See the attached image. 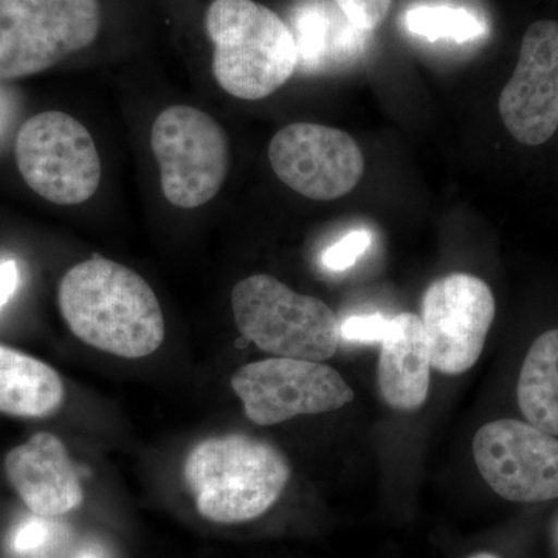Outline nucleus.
I'll return each mask as SVG.
<instances>
[{"mask_svg":"<svg viewBox=\"0 0 558 558\" xmlns=\"http://www.w3.org/2000/svg\"><path fill=\"white\" fill-rule=\"evenodd\" d=\"M100 28L98 0H0V81L53 68L87 49Z\"/></svg>","mask_w":558,"mask_h":558,"instance_id":"nucleus-5","label":"nucleus"},{"mask_svg":"<svg viewBox=\"0 0 558 558\" xmlns=\"http://www.w3.org/2000/svg\"><path fill=\"white\" fill-rule=\"evenodd\" d=\"M150 148L159 163L161 191L174 207H202L222 190L229 172V140L204 110L165 109L154 121Z\"/></svg>","mask_w":558,"mask_h":558,"instance_id":"nucleus-6","label":"nucleus"},{"mask_svg":"<svg viewBox=\"0 0 558 558\" xmlns=\"http://www.w3.org/2000/svg\"><path fill=\"white\" fill-rule=\"evenodd\" d=\"M60 374L39 359L0 344V413L49 417L64 403Z\"/></svg>","mask_w":558,"mask_h":558,"instance_id":"nucleus-16","label":"nucleus"},{"mask_svg":"<svg viewBox=\"0 0 558 558\" xmlns=\"http://www.w3.org/2000/svg\"><path fill=\"white\" fill-rule=\"evenodd\" d=\"M481 476L499 497L515 502L558 498V439L529 422H488L473 438Z\"/></svg>","mask_w":558,"mask_h":558,"instance_id":"nucleus-10","label":"nucleus"},{"mask_svg":"<svg viewBox=\"0 0 558 558\" xmlns=\"http://www.w3.org/2000/svg\"><path fill=\"white\" fill-rule=\"evenodd\" d=\"M58 303L76 339L123 359L154 354L165 340L163 312L137 271L94 256L61 279Z\"/></svg>","mask_w":558,"mask_h":558,"instance_id":"nucleus-1","label":"nucleus"},{"mask_svg":"<svg viewBox=\"0 0 558 558\" xmlns=\"http://www.w3.org/2000/svg\"><path fill=\"white\" fill-rule=\"evenodd\" d=\"M389 318L380 314L352 315L340 325V339L354 343L380 341L387 336Z\"/></svg>","mask_w":558,"mask_h":558,"instance_id":"nucleus-21","label":"nucleus"},{"mask_svg":"<svg viewBox=\"0 0 558 558\" xmlns=\"http://www.w3.org/2000/svg\"><path fill=\"white\" fill-rule=\"evenodd\" d=\"M231 306L244 339L274 357L323 362L339 349L340 323L328 304L293 292L270 275L238 282Z\"/></svg>","mask_w":558,"mask_h":558,"instance_id":"nucleus-4","label":"nucleus"},{"mask_svg":"<svg viewBox=\"0 0 558 558\" xmlns=\"http://www.w3.org/2000/svg\"><path fill=\"white\" fill-rule=\"evenodd\" d=\"M373 244L369 231L354 230L339 242L326 248L322 255V264L330 271H343L351 269L357 263L360 256L365 255L366 250Z\"/></svg>","mask_w":558,"mask_h":558,"instance_id":"nucleus-19","label":"nucleus"},{"mask_svg":"<svg viewBox=\"0 0 558 558\" xmlns=\"http://www.w3.org/2000/svg\"><path fill=\"white\" fill-rule=\"evenodd\" d=\"M197 512L220 524L258 519L288 487V458L247 435L215 436L197 444L183 464Z\"/></svg>","mask_w":558,"mask_h":558,"instance_id":"nucleus-2","label":"nucleus"},{"mask_svg":"<svg viewBox=\"0 0 558 558\" xmlns=\"http://www.w3.org/2000/svg\"><path fill=\"white\" fill-rule=\"evenodd\" d=\"M299 51V68L304 72H322L333 65L347 64L360 57L369 32L360 31L325 0H311L293 14V28Z\"/></svg>","mask_w":558,"mask_h":558,"instance_id":"nucleus-15","label":"nucleus"},{"mask_svg":"<svg viewBox=\"0 0 558 558\" xmlns=\"http://www.w3.org/2000/svg\"><path fill=\"white\" fill-rule=\"evenodd\" d=\"M271 170L290 190L312 201H336L359 185L362 149L348 132L317 123H292L269 145Z\"/></svg>","mask_w":558,"mask_h":558,"instance_id":"nucleus-11","label":"nucleus"},{"mask_svg":"<svg viewBox=\"0 0 558 558\" xmlns=\"http://www.w3.org/2000/svg\"><path fill=\"white\" fill-rule=\"evenodd\" d=\"M517 142L539 146L558 128V22H534L524 33L519 64L498 101Z\"/></svg>","mask_w":558,"mask_h":558,"instance_id":"nucleus-12","label":"nucleus"},{"mask_svg":"<svg viewBox=\"0 0 558 558\" xmlns=\"http://www.w3.org/2000/svg\"><path fill=\"white\" fill-rule=\"evenodd\" d=\"M205 28L215 46L213 75L231 97L263 100L299 68L289 25L255 0H213Z\"/></svg>","mask_w":558,"mask_h":558,"instance_id":"nucleus-3","label":"nucleus"},{"mask_svg":"<svg viewBox=\"0 0 558 558\" xmlns=\"http://www.w3.org/2000/svg\"><path fill=\"white\" fill-rule=\"evenodd\" d=\"M20 284V270L14 260L0 263V310L9 303Z\"/></svg>","mask_w":558,"mask_h":558,"instance_id":"nucleus-23","label":"nucleus"},{"mask_svg":"<svg viewBox=\"0 0 558 558\" xmlns=\"http://www.w3.org/2000/svg\"><path fill=\"white\" fill-rule=\"evenodd\" d=\"M497 304L487 282L468 274L436 279L422 299V326L427 336L432 366L440 374L458 376L475 366Z\"/></svg>","mask_w":558,"mask_h":558,"instance_id":"nucleus-9","label":"nucleus"},{"mask_svg":"<svg viewBox=\"0 0 558 558\" xmlns=\"http://www.w3.org/2000/svg\"><path fill=\"white\" fill-rule=\"evenodd\" d=\"M469 558H499V557L495 556V554H490V553H480V554H475V556H472Z\"/></svg>","mask_w":558,"mask_h":558,"instance_id":"nucleus-24","label":"nucleus"},{"mask_svg":"<svg viewBox=\"0 0 558 558\" xmlns=\"http://www.w3.org/2000/svg\"><path fill=\"white\" fill-rule=\"evenodd\" d=\"M22 179L43 199L57 205L89 201L101 180V161L89 131L60 110L38 113L16 138Z\"/></svg>","mask_w":558,"mask_h":558,"instance_id":"nucleus-7","label":"nucleus"},{"mask_svg":"<svg viewBox=\"0 0 558 558\" xmlns=\"http://www.w3.org/2000/svg\"><path fill=\"white\" fill-rule=\"evenodd\" d=\"M432 368V355L421 317L403 312L389 318L377 366V381L385 402L402 411L417 410L424 405Z\"/></svg>","mask_w":558,"mask_h":558,"instance_id":"nucleus-14","label":"nucleus"},{"mask_svg":"<svg viewBox=\"0 0 558 558\" xmlns=\"http://www.w3.org/2000/svg\"><path fill=\"white\" fill-rule=\"evenodd\" d=\"M231 388L255 424L277 425L299 416L328 413L354 400L339 371L312 360L271 357L242 366Z\"/></svg>","mask_w":558,"mask_h":558,"instance_id":"nucleus-8","label":"nucleus"},{"mask_svg":"<svg viewBox=\"0 0 558 558\" xmlns=\"http://www.w3.org/2000/svg\"><path fill=\"white\" fill-rule=\"evenodd\" d=\"M519 405L529 424L558 436V329L542 333L521 366Z\"/></svg>","mask_w":558,"mask_h":558,"instance_id":"nucleus-17","label":"nucleus"},{"mask_svg":"<svg viewBox=\"0 0 558 558\" xmlns=\"http://www.w3.org/2000/svg\"><path fill=\"white\" fill-rule=\"evenodd\" d=\"M395 0H336L341 13L363 32H374L387 20Z\"/></svg>","mask_w":558,"mask_h":558,"instance_id":"nucleus-20","label":"nucleus"},{"mask_svg":"<svg viewBox=\"0 0 558 558\" xmlns=\"http://www.w3.org/2000/svg\"><path fill=\"white\" fill-rule=\"evenodd\" d=\"M81 558H95V557H92V556H84V557H81Z\"/></svg>","mask_w":558,"mask_h":558,"instance_id":"nucleus-25","label":"nucleus"},{"mask_svg":"<svg viewBox=\"0 0 558 558\" xmlns=\"http://www.w3.org/2000/svg\"><path fill=\"white\" fill-rule=\"evenodd\" d=\"M405 25L413 35L428 40L451 39L469 43L481 38L486 32L483 22L475 14L451 7H416L407 13Z\"/></svg>","mask_w":558,"mask_h":558,"instance_id":"nucleus-18","label":"nucleus"},{"mask_svg":"<svg viewBox=\"0 0 558 558\" xmlns=\"http://www.w3.org/2000/svg\"><path fill=\"white\" fill-rule=\"evenodd\" d=\"M5 473L35 515L54 519L83 505V486L68 447L51 433H38L9 451Z\"/></svg>","mask_w":558,"mask_h":558,"instance_id":"nucleus-13","label":"nucleus"},{"mask_svg":"<svg viewBox=\"0 0 558 558\" xmlns=\"http://www.w3.org/2000/svg\"><path fill=\"white\" fill-rule=\"evenodd\" d=\"M47 520L49 519L35 515V519L22 523L14 532L13 539H11L14 553L24 556V554H33L44 548L51 534L50 523H47Z\"/></svg>","mask_w":558,"mask_h":558,"instance_id":"nucleus-22","label":"nucleus"}]
</instances>
